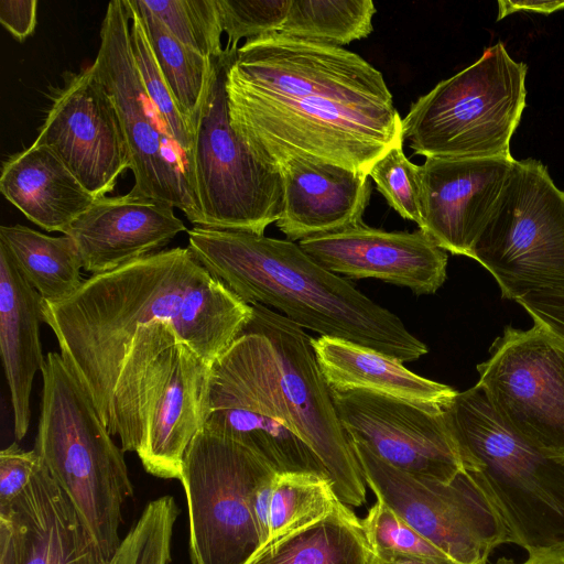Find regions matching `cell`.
Segmentation results:
<instances>
[{
  "label": "cell",
  "instance_id": "484cf974",
  "mask_svg": "<svg viewBox=\"0 0 564 564\" xmlns=\"http://www.w3.org/2000/svg\"><path fill=\"white\" fill-rule=\"evenodd\" d=\"M0 246L43 302H62L84 282L79 253L67 235L53 237L20 224L2 225Z\"/></svg>",
  "mask_w": 564,
  "mask_h": 564
},
{
  "label": "cell",
  "instance_id": "6da1fadb",
  "mask_svg": "<svg viewBox=\"0 0 564 564\" xmlns=\"http://www.w3.org/2000/svg\"><path fill=\"white\" fill-rule=\"evenodd\" d=\"M226 93L234 130L271 167L304 159L368 174L404 142L382 74L344 47L281 33L246 41Z\"/></svg>",
  "mask_w": 564,
  "mask_h": 564
},
{
  "label": "cell",
  "instance_id": "ac0fdd59",
  "mask_svg": "<svg viewBox=\"0 0 564 564\" xmlns=\"http://www.w3.org/2000/svg\"><path fill=\"white\" fill-rule=\"evenodd\" d=\"M513 162V158H426L421 165V229L446 252L470 258Z\"/></svg>",
  "mask_w": 564,
  "mask_h": 564
},
{
  "label": "cell",
  "instance_id": "7bdbcfd3",
  "mask_svg": "<svg viewBox=\"0 0 564 564\" xmlns=\"http://www.w3.org/2000/svg\"><path fill=\"white\" fill-rule=\"evenodd\" d=\"M368 564H456L448 560H437L429 557H416V556H403V555H391V556H379L370 553Z\"/></svg>",
  "mask_w": 564,
  "mask_h": 564
},
{
  "label": "cell",
  "instance_id": "1f68e13d",
  "mask_svg": "<svg viewBox=\"0 0 564 564\" xmlns=\"http://www.w3.org/2000/svg\"><path fill=\"white\" fill-rule=\"evenodd\" d=\"M181 43L205 57L218 58L223 25L217 0H140Z\"/></svg>",
  "mask_w": 564,
  "mask_h": 564
},
{
  "label": "cell",
  "instance_id": "30bf717a",
  "mask_svg": "<svg viewBox=\"0 0 564 564\" xmlns=\"http://www.w3.org/2000/svg\"><path fill=\"white\" fill-rule=\"evenodd\" d=\"M236 51L225 48L214 58L195 126L193 170L199 226L264 235L282 213V180L275 167L252 154L231 126L226 74Z\"/></svg>",
  "mask_w": 564,
  "mask_h": 564
},
{
  "label": "cell",
  "instance_id": "74e56055",
  "mask_svg": "<svg viewBox=\"0 0 564 564\" xmlns=\"http://www.w3.org/2000/svg\"><path fill=\"white\" fill-rule=\"evenodd\" d=\"M535 325L564 344V290L530 292L516 301Z\"/></svg>",
  "mask_w": 564,
  "mask_h": 564
},
{
  "label": "cell",
  "instance_id": "d4e9b609",
  "mask_svg": "<svg viewBox=\"0 0 564 564\" xmlns=\"http://www.w3.org/2000/svg\"><path fill=\"white\" fill-rule=\"evenodd\" d=\"M370 553L361 520L339 500L325 517L267 544L248 564H368Z\"/></svg>",
  "mask_w": 564,
  "mask_h": 564
},
{
  "label": "cell",
  "instance_id": "ee69618b",
  "mask_svg": "<svg viewBox=\"0 0 564 564\" xmlns=\"http://www.w3.org/2000/svg\"><path fill=\"white\" fill-rule=\"evenodd\" d=\"M495 564H564V547L531 553L528 558L521 563L499 558Z\"/></svg>",
  "mask_w": 564,
  "mask_h": 564
},
{
  "label": "cell",
  "instance_id": "5b68a950",
  "mask_svg": "<svg viewBox=\"0 0 564 564\" xmlns=\"http://www.w3.org/2000/svg\"><path fill=\"white\" fill-rule=\"evenodd\" d=\"M212 367L184 343L171 323L138 327L110 405L108 432L143 468L181 479L185 452L208 412Z\"/></svg>",
  "mask_w": 564,
  "mask_h": 564
},
{
  "label": "cell",
  "instance_id": "9a60e30c",
  "mask_svg": "<svg viewBox=\"0 0 564 564\" xmlns=\"http://www.w3.org/2000/svg\"><path fill=\"white\" fill-rule=\"evenodd\" d=\"M330 390L348 438L383 462L442 481L465 470L443 409L364 389Z\"/></svg>",
  "mask_w": 564,
  "mask_h": 564
},
{
  "label": "cell",
  "instance_id": "60d3db41",
  "mask_svg": "<svg viewBox=\"0 0 564 564\" xmlns=\"http://www.w3.org/2000/svg\"><path fill=\"white\" fill-rule=\"evenodd\" d=\"M274 475L262 481L256 488L252 497V508L261 535L262 547L269 542V506Z\"/></svg>",
  "mask_w": 564,
  "mask_h": 564
},
{
  "label": "cell",
  "instance_id": "e0dca14e",
  "mask_svg": "<svg viewBox=\"0 0 564 564\" xmlns=\"http://www.w3.org/2000/svg\"><path fill=\"white\" fill-rule=\"evenodd\" d=\"M326 270L349 279H378L415 294H433L446 280L447 253L422 229L386 231L364 221L299 241Z\"/></svg>",
  "mask_w": 564,
  "mask_h": 564
},
{
  "label": "cell",
  "instance_id": "7a4b0ae2",
  "mask_svg": "<svg viewBox=\"0 0 564 564\" xmlns=\"http://www.w3.org/2000/svg\"><path fill=\"white\" fill-rule=\"evenodd\" d=\"M42 315L108 427L116 381L139 326L171 323L213 366L241 335L252 305L214 278L188 247H176L91 275L68 299L42 301Z\"/></svg>",
  "mask_w": 564,
  "mask_h": 564
},
{
  "label": "cell",
  "instance_id": "ab89813d",
  "mask_svg": "<svg viewBox=\"0 0 564 564\" xmlns=\"http://www.w3.org/2000/svg\"><path fill=\"white\" fill-rule=\"evenodd\" d=\"M498 18L501 20L514 12H533L551 14L564 9V0L532 1V0H500L498 1Z\"/></svg>",
  "mask_w": 564,
  "mask_h": 564
},
{
  "label": "cell",
  "instance_id": "52a82bcc",
  "mask_svg": "<svg viewBox=\"0 0 564 564\" xmlns=\"http://www.w3.org/2000/svg\"><path fill=\"white\" fill-rule=\"evenodd\" d=\"M41 375L33 449L109 561L122 540L123 503L133 495L123 451L112 441L90 393L61 354L47 352Z\"/></svg>",
  "mask_w": 564,
  "mask_h": 564
},
{
  "label": "cell",
  "instance_id": "277c9868",
  "mask_svg": "<svg viewBox=\"0 0 564 564\" xmlns=\"http://www.w3.org/2000/svg\"><path fill=\"white\" fill-rule=\"evenodd\" d=\"M251 305L241 335L212 367L208 409L248 410L283 423L317 454L338 499L361 506L366 482L312 337L281 313Z\"/></svg>",
  "mask_w": 564,
  "mask_h": 564
},
{
  "label": "cell",
  "instance_id": "83f0119b",
  "mask_svg": "<svg viewBox=\"0 0 564 564\" xmlns=\"http://www.w3.org/2000/svg\"><path fill=\"white\" fill-rule=\"evenodd\" d=\"M143 21L159 67L193 131L207 93L214 59L176 40L140 0H132Z\"/></svg>",
  "mask_w": 564,
  "mask_h": 564
},
{
  "label": "cell",
  "instance_id": "4dcf8cb0",
  "mask_svg": "<svg viewBox=\"0 0 564 564\" xmlns=\"http://www.w3.org/2000/svg\"><path fill=\"white\" fill-rule=\"evenodd\" d=\"M124 2L131 18V48L144 90L171 138L184 153L193 170L194 131L181 113L159 67L137 7L132 0H124Z\"/></svg>",
  "mask_w": 564,
  "mask_h": 564
},
{
  "label": "cell",
  "instance_id": "4fadbf2b",
  "mask_svg": "<svg viewBox=\"0 0 564 564\" xmlns=\"http://www.w3.org/2000/svg\"><path fill=\"white\" fill-rule=\"evenodd\" d=\"M350 441L364 480L381 500L456 564H487L509 543L503 522L473 476L451 481L414 476Z\"/></svg>",
  "mask_w": 564,
  "mask_h": 564
},
{
  "label": "cell",
  "instance_id": "8fae6325",
  "mask_svg": "<svg viewBox=\"0 0 564 564\" xmlns=\"http://www.w3.org/2000/svg\"><path fill=\"white\" fill-rule=\"evenodd\" d=\"M271 467L240 443L204 429L188 445L181 482L188 507L192 564H248L262 549L256 488Z\"/></svg>",
  "mask_w": 564,
  "mask_h": 564
},
{
  "label": "cell",
  "instance_id": "e575fe53",
  "mask_svg": "<svg viewBox=\"0 0 564 564\" xmlns=\"http://www.w3.org/2000/svg\"><path fill=\"white\" fill-rule=\"evenodd\" d=\"M291 0H217L226 50L236 51L242 39L254 40L279 33Z\"/></svg>",
  "mask_w": 564,
  "mask_h": 564
},
{
  "label": "cell",
  "instance_id": "f35d334b",
  "mask_svg": "<svg viewBox=\"0 0 564 564\" xmlns=\"http://www.w3.org/2000/svg\"><path fill=\"white\" fill-rule=\"evenodd\" d=\"M36 0H1L0 22L19 41L31 35L36 25Z\"/></svg>",
  "mask_w": 564,
  "mask_h": 564
},
{
  "label": "cell",
  "instance_id": "9c48e42d",
  "mask_svg": "<svg viewBox=\"0 0 564 564\" xmlns=\"http://www.w3.org/2000/svg\"><path fill=\"white\" fill-rule=\"evenodd\" d=\"M470 258L492 274L505 299L564 290V192L540 161L514 160Z\"/></svg>",
  "mask_w": 564,
  "mask_h": 564
},
{
  "label": "cell",
  "instance_id": "603a6c76",
  "mask_svg": "<svg viewBox=\"0 0 564 564\" xmlns=\"http://www.w3.org/2000/svg\"><path fill=\"white\" fill-rule=\"evenodd\" d=\"M0 191L30 221L63 235L96 199L50 147L35 141L3 163Z\"/></svg>",
  "mask_w": 564,
  "mask_h": 564
},
{
  "label": "cell",
  "instance_id": "2e32d148",
  "mask_svg": "<svg viewBox=\"0 0 564 564\" xmlns=\"http://www.w3.org/2000/svg\"><path fill=\"white\" fill-rule=\"evenodd\" d=\"M35 142L50 147L96 198L131 167L117 109L93 65L66 80Z\"/></svg>",
  "mask_w": 564,
  "mask_h": 564
},
{
  "label": "cell",
  "instance_id": "7c38bea8",
  "mask_svg": "<svg viewBox=\"0 0 564 564\" xmlns=\"http://www.w3.org/2000/svg\"><path fill=\"white\" fill-rule=\"evenodd\" d=\"M131 18L124 0L109 2L100 45L91 64L118 112L130 155V193L164 202L199 226L193 170L149 99L131 48Z\"/></svg>",
  "mask_w": 564,
  "mask_h": 564
},
{
  "label": "cell",
  "instance_id": "3957f363",
  "mask_svg": "<svg viewBox=\"0 0 564 564\" xmlns=\"http://www.w3.org/2000/svg\"><path fill=\"white\" fill-rule=\"evenodd\" d=\"M187 235L198 262L248 304L274 307L302 328L402 362L429 350L397 315L319 265L294 241L200 226Z\"/></svg>",
  "mask_w": 564,
  "mask_h": 564
},
{
  "label": "cell",
  "instance_id": "f1b7e54d",
  "mask_svg": "<svg viewBox=\"0 0 564 564\" xmlns=\"http://www.w3.org/2000/svg\"><path fill=\"white\" fill-rule=\"evenodd\" d=\"M371 0H291L279 33L341 47L373 31Z\"/></svg>",
  "mask_w": 564,
  "mask_h": 564
},
{
  "label": "cell",
  "instance_id": "d590c367",
  "mask_svg": "<svg viewBox=\"0 0 564 564\" xmlns=\"http://www.w3.org/2000/svg\"><path fill=\"white\" fill-rule=\"evenodd\" d=\"M172 532L138 521L127 532L108 564H170Z\"/></svg>",
  "mask_w": 564,
  "mask_h": 564
},
{
  "label": "cell",
  "instance_id": "d6986e66",
  "mask_svg": "<svg viewBox=\"0 0 564 564\" xmlns=\"http://www.w3.org/2000/svg\"><path fill=\"white\" fill-rule=\"evenodd\" d=\"M186 230L173 206L129 192L96 198L64 235L73 239L83 269L94 275L161 251Z\"/></svg>",
  "mask_w": 564,
  "mask_h": 564
},
{
  "label": "cell",
  "instance_id": "7402d4cb",
  "mask_svg": "<svg viewBox=\"0 0 564 564\" xmlns=\"http://www.w3.org/2000/svg\"><path fill=\"white\" fill-rule=\"evenodd\" d=\"M42 301L0 246V351L17 441L22 440L29 430L32 384L45 364L40 339Z\"/></svg>",
  "mask_w": 564,
  "mask_h": 564
},
{
  "label": "cell",
  "instance_id": "cb8c5ba5",
  "mask_svg": "<svg viewBox=\"0 0 564 564\" xmlns=\"http://www.w3.org/2000/svg\"><path fill=\"white\" fill-rule=\"evenodd\" d=\"M321 370L334 389H364L402 400L444 409L458 391L421 377L403 362L344 339L312 338Z\"/></svg>",
  "mask_w": 564,
  "mask_h": 564
},
{
  "label": "cell",
  "instance_id": "b9f144b4",
  "mask_svg": "<svg viewBox=\"0 0 564 564\" xmlns=\"http://www.w3.org/2000/svg\"><path fill=\"white\" fill-rule=\"evenodd\" d=\"M0 564H18L13 530L10 522L0 517Z\"/></svg>",
  "mask_w": 564,
  "mask_h": 564
},
{
  "label": "cell",
  "instance_id": "8992f818",
  "mask_svg": "<svg viewBox=\"0 0 564 564\" xmlns=\"http://www.w3.org/2000/svg\"><path fill=\"white\" fill-rule=\"evenodd\" d=\"M464 469L490 500L509 543L528 554L564 547V458L547 455L496 413L476 383L443 409Z\"/></svg>",
  "mask_w": 564,
  "mask_h": 564
},
{
  "label": "cell",
  "instance_id": "f546056e",
  "mask_svg": "<svg viewBox=\"0 0 564 564\" xmlns=\"http://www.w3.org/2000/svg\"><path fill=\"white\" fill-rule=\"evenodd\" d=\"M339 501L330 479L314 473L275 474L269 506V542L328 514Z\"/></svg>",
  "mask_w": 564,
  "mask_h": 564
},
{
  "label": "cell",
  "instance_id": "836d02e7",
  "mask_svg": "<svg viewBox=\"0 0 564 564\" xmlns=\"http://www.w3.org/2000/svg\"><path fill=\"white\" fill-rule=\"evenodd\" d=\"M361 524L370 551L376 555H403L452 561L381 500L377 499L361 520Z\"/></svg>",
  "mask_w": 564,
  "mask_h": 564
},
{
  "label": "cell",
  "instance_id": "d6a6232c",
  "mask_svg": "<svg viewBox=\"0 0 564 564\" xmlns=\"http://www.w3.org/2000/svg\"><path fill=\"white\" fill-rule=\"evenodd\" d=\"M421 165L403 152V143L391 148L369 170L377 189L403 219L423 226L421 203Z\"/></svg>",
  "mask_w": 564,
  "mask_h": 564
},
{
  "label": "cell",
  "instance_id": "ba28073f",
  "mask_svg": "<svg viewBox=\"0 0 564 564\" xmlns=\"http://www.w3.org/2000/svg\"><path fill=\"white\" fill-rule=\"evenodd\" d=\"M528 67L501 42L419 97L402 119V138L426 158L512 159L510 141L525 107Z\"/></svg>",
  "mask_w": 564,
  "mask_h": 564
},
{
  "label": "cell",
  "instance_id": "ffe728a7",
  "mask_svg": "<svg viewBox=\"0 0 564 564\" xmlns=\"http://www.w3.org/2000/svg\"><path fill=\"white\" fill-rule=\"evenodd\" d=\"M0 517L12 527L18 564H108L41 458L26 488Z\"/></svg>",
  "mask_w": 564,
  "mask_h": 564
},
{
  "label": "cell",
  "instance_id": "5bb4252c",
  "mask_svg": "<svg viewBox=\"0 0 564 564\" xmlns=\"http://www.w3.org/2000/svg\"><path fill=\"white\" fill-rule=\"evenodd\" d=\"M477 371L503 423L539 451L564 458V344L535 324L507 326Z\"/></svg>",
  "mask_w": 564,
  "mask_h": 564
},
{
  "label": "cell",
  "instance_id": "44dd1931",
  "mask_svg": "<svg viewBox=\"0 0 564 564\" xmlns=\"http://www.w3.org/2000/svg\"><path fill=\"white\" fill-rule=\"evenodd\" d=\"M276 170L283 208L275 225L289 240L301 241L362 221L371 195L368 174L304 159L280 162Z\"/></svg>",
  "mask_w": 564,
  "mask_h": 564
},
{
  "label": "cell",
  "instance_id": "4316f807",
  "mask_svg": "<svg viewBox=\"0 0 564 564\" xmlns=\"http://www.w3.org/2000/svg\"><path fill=\"white\" fill-rule=\"evenodd\" d=\"M205 431L249 448L276 474L328 473L317 454L283 423L241 409H208Z\"/></svg>",
  "mask_w": 564,
  "mask_h": 564
},
{
  "label": "cell",
  "instance_id": "8d00e7d4",
  "mask_svg": "<svg viewBox=\"0 0 564 564\" xmlns=\"http://www.w3.org/2000/svg\"><path fill=\"white\" fill-rule=\"evenodd\" d=\"M39 464L34 449L24 451L15 442L0 452V512L26 488Z\"/></svg>",
  "mask_w": 564,
  "mask_h": 564
}]
</instances>
